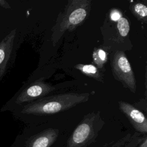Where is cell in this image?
<instances>
[{
	"label": "cell",
	"instance_id": "3957f363",
	"mask_svg": "<svg viewBox=\"0 0 147 147\" xmlns=\"http://www.w3.org/2000/svg\"><path fill=\"white\" fill-rule=\"evenodd\" d=\"M103 39V50L125 51L133 47L129 38L130 23L127 18L121 16L118 20H112L108 16L100 28Z\"/></svg>",
	"mask_w": 147,
	"mask_h": 147
},
{
	"label": "cell",
	"instance_id": "8fae6325",
	"mask_svg": "<svg viewBox=\"0 0 147 147\" xmlns=\"http://www.w3.org/2000/svg\"><path fill=\"white\" fill-rule=\"evenodd\" d=\"M130 10L133 14L142 22H147V7L141 2H135L130 6Z\"/></svg>",
	"mask_w": 147,
	"mask_h": 147
},
{
	"label": "cell",
	"instance_id": "5b68a950",
	"mask_svg": "<svg viewBox=\"0 0 147 147\" xmlns=\"http://www.w3.org/2000/svg\"><path fill=\"white\" fill-rule=\"evenodd\" d=\"M56 89L55 87L42 80H37L31 83L15 96L9 100L1 109V111L11 110L21 106L22 104L29 103L42 98Z\"/></svg>",
	"mask_w": 147,
	"mask_h": 147
},
{
	"label": "cell",
	"instance_id": "ba28073f",
	"mask_svg": "<svg viewBox=\"0 0 147 147\" xmlns=\"http://www.w3.org/2000/svg\"><path fill=\"white\" fill-rule=\"evenodd\" d=\"M118 106L136 131L145 135L147 133V119L145 115L133 105L126 102L119 101Z\"/></svg>",
	"mask_w": 147,
	"mask_h": 147
},
{
	"label": "cell",
	"instance_id": "6da1fadb",
	"mask_svg": "<svg viewBox=\"0 0 147 147\" xmlns=\"http://www.w3.org/2000/svg\"><path fill=\"white\" fill-rule=\"evenodd\" d=\"M88 93L68 92L44 96L20 106V113L27 115H47L69 109L87 102Z\"/></svg>",
	"mask_w": 147,
	"mask_h": 147
},
{
	"label": "cell",
	"instance_id": "8992f818",
	"mask_svg": "<svg viewBox=\"0 0 147 147\" xmlns=\"http://www.w3.org/2000/svg\"><path fill=\"white\" fill-rule=\"evenodd\" d=\"M111 66L114 79L120 82L125 88L135 93L137 87L135 76L125 52H114Z\"/></svg>",
	"mask_w": 147,
	"mask_h": 147
},
{
	"label": "cell",
	"instance_id": "7a4b0ae2",
	"mask_svg": "<svg viewBox=\"0 0 147 147\" xmlns=\"http://www.w3.org/2000/svg\"><path fill=\"white\" fill-rule=\"evenodd\" d=\"M91 7V0H69L57 18L52 29L51 41L55 46L66 31L72 32L87 18Z\"/></svg>",
	"mask_w": 147,
	"mask_h": 147
},
{
	"label": "cell",
	"instance_id": "277c9868",
	"mask_svg": "<svg viewBox=\"0 0 147 147\" xmlns=\"http://www.w3.org/2000/svg\"><path fill=\"white\" fill-rule=\"evenodd\" d=\"M104 124L99 111L85 115L69 136L64 147H87L95 140Z\"/></svg>",
	"mask_w": 147,
	"mask_h": 147
},
{
	"label": "cell",
	"instance_id": "7c38bea8",
	"mask_svg": "<svg viewBox=\"0 0 147 147\" xmlns=\"http://www.w3.org/2000/svg\"><path fill=\"white\" fill-rule=\"evenodd\" d=\"M92 59L98 69H101L107 61V54L102 48H95L92 53Z\"/></svg>",
	"mask_w": 147,
	"mask_h": 147
},
{
	"label": "cell",
	"instance_id": "9c48e42d",
	"mask_svg": "<svg viewBox=\"0 0 147 147\" xmlns=\"http://www.w3.org/2000/svg\"><path fill=\"white\" fill-rule=\"evenodd\" d=\"M60 134L58 129L49 127L29 137L25 147H51L57 140Z\"/></svg>",
	"mask_w": 147,
	"mask_h": 147
},
{
	"label": "cell",
	"instance_id": "30bf717a",
	"mask_svg": "<svg viewBox=\"0 0 147 147\" xmlns=\"http://www.w3.org/2000/svg\"><path fill=\"white\" fill-rule=\"evenodd\" d=\"M75 68L79 70L84 75L93 78L100 82H103V78L102 73L96 67L92 64H78Z\"/></svg>",
	"mask_w": 147,
	"mask_h": 147
},
{
	"label": "cell",
	"instance_id": "52a82bcc",
	"mask_svg": "<svg viewBox=\"0 0 147 147\" xmlns=\"http://www.w3.org/2000/svg\"><path fill=\"white\" fill-rule=\"evenodd\" d=\"M17 29L12 30L0 41V82L7 73L14 53Z\"/></svg>",
	"mask_w": 147,
	"mask_h": 147
},
{
	"label": "cell",
	"instance_id": "5bb4252c",
	"mask_svg": "<svg viewBox=\"0 0 147 147\" xmlns=\"http://www.w3.org/2000/svg\"><path fill=\"white\" fill-rule=\"evenodd\" d=\"M138 147H147V137L146 135L144 136V138H142V141H141V143L138 146Z\"/></svg>",
	"mask_w": 147,
	"mask_h": 147
},
{
	"label": "cell",
	"instance_id": "4fadbf2b",
	"mask_svg": "<svg viewBox=\"0 0 147 147\" xmlns=\"http://www.w3.org/2000/svg\"><path fill=\"white\" fill-rule=\"evenodd\" d=\"M0 6L6 9H11V6H10L9 3L6 1H5V0H0Z\"/></svg>",
	"mask_w": 147,
	"mask_h": 147
}]
</instances>
